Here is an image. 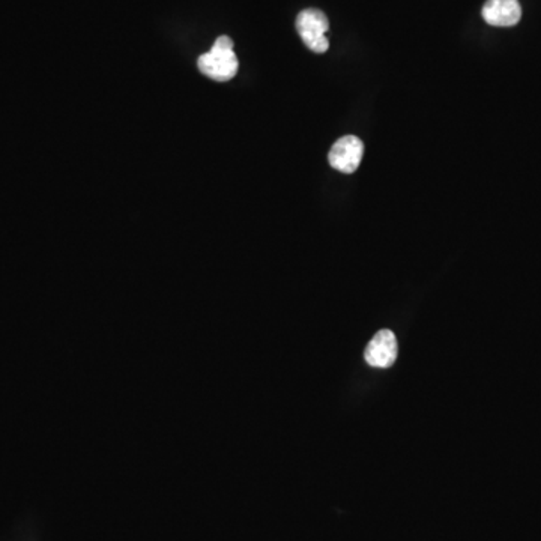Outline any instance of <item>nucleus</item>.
I'll use <instances>...</instances> for the list:
<instances>
[{
	"instance_id": "1",
	"label": "nucleus",
	"mask_w": 541,
	"mask_h": 541,
	"mask_svg": "<svg viewBox=\"0 0 541 541\" xmlns=\"http://www.w3.org/2000/svg\"><path fill=\"white\" fill-rule=\"evenodd\" d=\"M197 66L202 74L215 82H229L238 73V57L233 52V41L229 36H220L211 52L199 57Z\"/></svg>"
},
{
	"instance_id": "2",
	"label": "nucleus",
	"mask_w": 541,
	"mask_h": 541,
	"mask_svg": "<svg viewBox=\"0 0 541 541\" xmlns=\"http://www.w3.org/2000/svg\"><path fill=\"white\" fill-rule=\"evenodd\" d=\"M328 29H330V23L327 15L320 9L309 8L298 14V34L311 52L320 54L330 48V41L327 38Z\"/></svg>"
},
{
	"instance_id": "3",
	"label": "nucleus",
	"mask_w": 541,
	"mask_h": 541,
	"mask_svg": "<svg viewBox=\"0 0 541 541\" xmlns=\"http://www.w3.org/2000/svg\"><path fill=\"white\" fill-rule=\"evenodd\" d=\"M362 153H364V143L357 135H345L337 140L330 155L328 162L332 169L341 172V173H354L361 164Z\"/></svg>"
},
{
	"instance_id": "4",
	"label": "nucleus",
	"mask_w": 541,
	"mask_h": 541,
	"mask_svg": "<svg viewBox=\"0 0 541 541\" xmlns=\"http://www.w3.org/2000/svg\"><path fill=\"white\" fill-rule=\"evenodd\" d=\"M367 364L376 369H389L398 359V340L393 331L382 330L378 332L367 346L364 354Z\"/></svg>"
},
{
	"instance_id": "5",
	"label": "nucleus",
	"mask_w": 541,
	"mask_h": 541,
	"mask_svg": "<svg viewBox=\"0 0 541 541\" xmlns=\"http://www.w3.org/2000/svg\"><path fill=\"white\" fill-rule=\"evenodd\" d=\"M481 14L490 26L510 27L520 22L522 8L519 0H487Z\"/></svg>"
}]
</instances>
